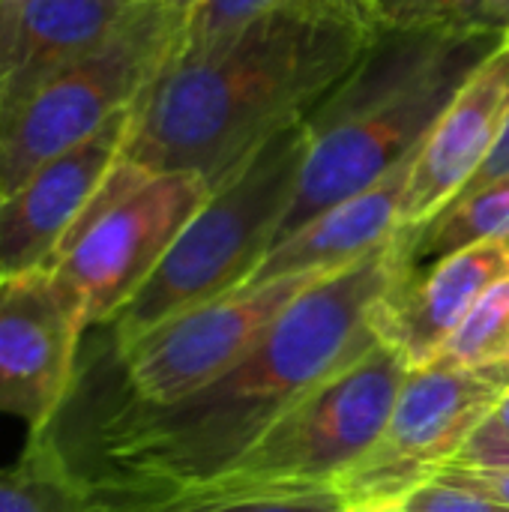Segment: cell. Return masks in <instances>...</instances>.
Returning <instances> with one entry per match:
<instances>
[{"label": "cell", "mask_w": 509, "mask_h": 512, "mask_svg": "<svg viewBox=\"0 0 509 512\" xmlns=\"http://www.w3.org/2000/svg\"><path fill=\"white\" fill-rule=\"evenodd\" d=\"M417 270L393 237L309 285L219 381L141 405L81 363L72 393L39 438L99 512H156L231 468L282 414L372 351L378 309Z\"/></svg>", "instance_id": "obj_1"}, {"label": "cell", "mask_w": 509, "mask_h": 512, "mask_svg": "<svg viewBox=\"0 0 509 512\" xmlns=\"http://www.w3.org/2000/svg\"><path fill=\"white\" fill-rule=\"evenodd\" d=\"M378 33L363 0H294L222 42L177 45L132 102L120 162L216 189L270 135L306 120Z\"/></svg>", "instance_id": "obj_2"}, {"label": "cell", "mask_w": 509, "mask_h": 512, "mask_svg": "<svg viewBox=\"0 0 509 512\" xmlns=\"http://www.w3.org/2000/svg\"><path fill=\"white\" fill-rule=\"evenodd\" d=\"M309 141L306 120L279 129L210 192L153 276L108 327H99L108 345L126 348L165 321L246 285L291 207Z\"/></svg>", "instance_id": "obj_3"}, {"label": "cell", "mask_w": 509, "mask_h": 512, "mask_svg": "<svg viewBox=\"0 0 509 512\" xmlns=\"http://www.w3.org/2000/svg\"><path fill=\"white\" fill-rule=\"evenodd\" d=\"M408 372V360L393 345L378 342L303 396L231 468L165 510L336 489L381 438Z\"/></svg>", "instance_id": "obj_4"}, {"label": "cell", "mask_w": 509, "mask_h": 512, "mask_svg": "<svg viewBox=\"0 0 509 512\" xmlns=\"http://www.w3.org/2000/svg\"><path fill=\"white\" fill-rule=\"evenodd\" d=\"M183 21L162 0H141L105 45L0 111V198L126 111L177 51Z\"/></svg>", "instance_id": "obj_5"}, {"label": "cell", "mask_w": 509, "mask_h": 512, "mask_svg": "<svg viewBox=\"0 0 509 512\" xmlns=\"http://www.w3.org/2000/svg\"><path fill=\"white\" fill-rule=\"evenodd\" d=\"M498 45L501 30L477 21L423 78L405 90L363 102L354 111L309 129V153L273 246L324 210L366 192L399 162L414 156L465 81L489 54L498 51Z\"/></svg>", "instance_id": "obj_6"}, {"label": "cell", "mask_w": 509, "mask_h": 512, "mask_svg": "<svg viewBox=\"0 0 509 512\" xmlns=\"http://www.w3.org/2000/svg\"><path fill=\"white\" fill-rule=\"evenodd\" d=\"M210 192V183L198 174L153 177L117 159L75 234L48 267L87 330L108 327L138 294Z\"/></svg>", "instance_id": "obj_7"}, {"label": "cell", "mask_w": 509, "mask_h": 512, "mask_svg": "<svg viewBox=\"0 0 509 512\" xmlns=\"http://www.w3.org/2000/svg\"><path fill=\"white\" fill-rule=\"evenodd\" d=\"M509 390V366L411 369L375 447L336 483L348 507L402 501L459 459Z\"/></svg>", "instance_id": "obj_8"}, {"label": "cell", "mask_w": 509, "mask_h": 512, "mask_svg": "<svg viewBox=\"0 0 509 512\" xmlns=\"http://www.w3.org/2000/svg\"><path fill=\"white\" fill-rule=\"evenodd\" d=\"M318 279V273H309L237 288L165 321L126 348L108 345L111 387L141 405H174L210 387Z\"/></svg>", "instance_id": "obj_9"}, {"label": "cell", "mask_w": 509, "mask_h": 512, "mask_svg": "<svg viewBox=\"0 0 509 512\" xmlns=\"http://www.w3.org/2000/svg\"><path fill=\"white\" fill-rule=\"evenodd\" d=\"M90 330L51 270L0 282V414L27 435L66 405Z\"/></svg>", "instance_id": "obj_10"}, {"label": "cell", "mask_w": 509, "mask_h": 512, "mask_svg": "<svg viewBox=\"0 0 509 512\" xmlns=\"http://www.w3.org/2000/svg\"><path fill=\"white\" fill-rule=\"evenodd\" d=\"M132 105L0 198V282L48 270L120 159Z\"/></svg>", "instance_id": "obj_11"}, {"label": "cell", "mask_w": 509, "mask_h": 512, "mask_svg": "<svg viewBox=\"0 0 509 512\" xmlns=\"http://www.w3.org/2000/svg\"><path fill=\"white\" fill-rule=\"evenodd\" d=\"M507 114L509 45L501 42L498 51L489 54L456 93L411 162L396 231L408 252L480 171L501 135Z\"/></svg>", "instance_id": "obj_12"}, {"label": "cell", "mask_w": 509, "mask_h": 512, "mask_svg": "<svg viewBox=\"0 0 509 512\" xmlns=\"http://www.w3.org/2000/svg\"><path fill=\"white\" fill-rule=\"evenodd\" d=\"M504 276H509V237L444 255L426 273L411 270L378 309L381 342L393 345L411 369L429 366L477 300Z\"/></svg>", "instance_id": "obj_13"}, {"label": "cell", "mask_w": 509, "mask_h": 512, "mask_svg": "<svg viewBox=\"0 0 509 512\" xmlns=\"http://www.w3.org/2000/svg\"><path fill=\"white\" fill-rule=\"evenodd\" d=\"M141 0H33L0 9V111L105 45Z\"/></svg>", "instance_id": "obj_14"}, {"label": "cell", "mask_w": 509, "mask_h": 512, "mask_svg": "<svg viewBox=\"0 0 509 512\" xmlns=\"http://www.w3.org/2000/svg\"><path fill=\"white\" fill-rule=\"evenodd\" d=\"M414 156L399 162L366 192L324 210L309 225L294 231L288 240L273 246L252 270L243 288H255L288 276H324L390 243L399 231V204L405 195Z\"/></svg>", "instance_id": "obj_15"}, {"label": "cell", "mask_w": 509, "mask_h": 512, "mask_svg": "<svg viewBox=\"0 0 509 512\" xmlns=\"http://www.w3.org/2000/svg\"><path fill=\"white\" fill-rule=\"evenodd\" d=\"M509 237V177L453 201L411 246L414 264L438 261L480 240Z\"/></svg>", "instance_id": "obj_16"}, {"label": "cell", "mask_w": 509, "mask_h": 512, "mask_svg": "<svg viewBox=\"0 0 509 512\" xmlns=\"http://www.w3.org/2000/svg\"><path fill=\"white\" fill-rule=\"evenodd\" d=\"M0 512H99L75 480L63 471L57 456L27 435L24 453L15 465L0 468Z\"/></svg>", "instance_id": "obj_17"}, {"label": "cell", "mask_w": 509, "mask_h": 512, "mask_svg": "<svg viewBox=\"0 0 509 512\" xmlns=\"http://www.w3.org/2000/svg\"><path fill=\"white\" fill-rule=\"evenodd\" d=\"M441 369H495L509 366V276L495 282L459 330L447 339L441 354L429 363Z\"/></svg>", "instance_id": "obj_18"}, {"label": "cell", "mask_w": 509, "mask_h": 512, "mask_svg": "<svg viewBox=\"0 0 509 512\" xmlns=\"http://www.w3.org/2000/svg\"><path fill=\"white\" fill-rule=\"evenodd\" d=\"M288 3L294 0H201L183 21L180 48H204L222 42Z\"/></svg>", "instance_id": "obj_19"}, {"label": "cell", "mask_w": 509, "mask_h": 512, "mask_svg": "<svg viewBox=\"0 0 509 512\" xmlns=\"http://www.w3.org/2000/svg\"><path fill=\"white\" fill-rule=\"evenodd\" d=\"M366 6L381 30L477 21L474 6L459 3V0H366Z\"/></svg>", "instance_id": "obj_20"}, {"label": "cell", "mask_w": 509, "mask_h": 512, "mask_svg": "<svg viewBox=\"0 0 509 512\" xmlns=\"http://www.w3.org/2000/svg\"><path fill=\"white\" fill-rule=\"evenodd\" d=\"M165 512H348V504L336 489H330V492H312V495L237 498V501L195 504V507H177V510Z\"/></svg>", "instance_id": "obj_21"}, {"label": "cell", "mask_w": 509, "mask_h": 512, "mask_svg": "<svg viewBox=\"0 0 509 512\" xmlns=\"http://www.w3.org/2000/svg\"><path fill=\"white\" fill-rule=\"evenodd\" d=\"M399 504L405 512H509V507L492 498H483L471 489H462L444 480H429L417 486Z\"/></svg>", "instance_id": "obj_22"}, {"label": "cell", "mask_w": 509, "mask_h": 512, "mask_svg": "<svg viewBox=\"0 0 509 512\" xmlns=\"http://www.w3.org/2000/svg\"><path fill=\"white\" fill-rule=\"evenodd\" d=\"M432 480H444L462 489H471L483 498H492L509 507V468H444Z\"/></svg>", "instance_id": "obj_23"}, {"label": "cell", "mask_w": 509, "mask_h": 512, "mask_svg": "<svg viewBox=\"0 0 509 512\" xmlns=\"http://www.w3.org/2000/svg\"><path fill=\"white\" fill-rule=\"evenodd\" d=\"M501 177H509V114L507 120H504V126H501V135H498L492 153L486 156V162L480 165V171L471 177V183L462 189L459 198L474 195V192H480L483 186H489V183H495V180H501ZM459 198H456V201H459Z\"/></svg>", "instance_id": "obj_24"}, {"label": "cell", "mask_w": 509, "mask_h": 512, "mask_svg": "<svg viewBox=\"0 0 509 512\" xmlns=\"http://www.w3.org/2000/svg\"><path fill=\"white\" fill-rule=\"evenodd\" d=\"M495 444H509V390L483 420L477 435L468 441V447H495Z\"/></svg>", "instance_id": "obj_25"}, {"label": "cell", "mask_w": 509, "mask_h": 512, "mask_svg": "<svg viewBox=\"0 0 509 512\" xmlns=\"http://www.w3.org/2000/svg\"><path fill=\"white\" fill-rule=\"evenodd\" d=\"M447 468H509V444L495 447H465L459 459Z\"/></svg>", "instance_id": "obj_26"}, {"label": "cell", "mask_w": 509, "mask_h": 512, "mask_svg": "<svg viewBox=\"0 0 509 512\" xmlns=\"http://www.w3.org/2000/svg\"><path fill=\"white\" fill-rule=\"evenodd\" d=\"M474 18L480 24L498 27L501 30V42L509 45V0H483V3H474Z\"/></svg>", "instance_id": "obj_27"}, {"label": "cell", "mask_w": 509, "mask_h": 512, "mask_svg": "<svg viewBox=\"0 0 509 512\" xmlns=\"http://www.w3.org/2000/svg\"><path fill=\"white\" fill-rule=\"evenodd\" d=\"M348 512H405L399 501H384V504H360V507H348Z\"/></svg>", "instance_id": "obj_28"}, {"label": "cell", "mask_w": 509, "mask_h": 512, "mask_svg": "<svg viewBox=\"0 0 509 512\" xmlns=\"http://www.w3.org/2000/svg\"><path fill=\"white\" fill-rule=\"evenodd\" d=\"M162 3H165L171 12H177V15H183V18H186V15H189L201 0H162Z\"/></svg>", "instance_id": "obj_29"}, {"label": "cell", "mask_w": 509, "mask_h": 512, "mask_svg": "<svg viewBox=\"0 0 509 512\" xmlns=\"http://www.w3.org/2000/svg\"><path fill=\"white\" fill-rule=\"evenodd\" d=\"M33 0H0V9H18V6H27Z\"/></svg>", "instance_id": "obj_30"}, {"label": "cell", "mask_w": 509, "mask_h": 512, "mask_svg": "<svg viewBox=\"0 0 509 512\" xmlns=\"http://www.w3.org/2000/svg\"><path fill=\"white\" fill-rule=\"evenodd\" d=\"M459 3H468V6H474V3H483V0H459Z\"/></svg>", "instance_id": "obj_31"}, {"label": "cell", "mask_w": 509, "mask_h": 512, "mask_svg": "<svg viewBox=\"0 0 509 512\" xmlns=\"http://www.w3.org/2000/svg\"><path fill=\"white\" fill-rule=\"evenodd\" d=\"M363 3H366V0H363Z\"/></svg>", "instance_id": "obj_32"}]
</instances>
